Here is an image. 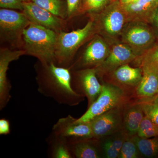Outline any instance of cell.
Listing matches in <instances>:
<instances>
[{"mask_svg": "<svg viewBox=\"0 0 158 158\" xmlns=\"http://www.w3.org/2000/svg\"><path fill=\"white\" fill-rule=\"evenodd\" d=\"M37 90L46 97L60 104L74 106L85 100L71 85L72 75L69 68L58 66L53 62L40 65L37 68Z\"/></svg>", "mask_w": 158, "mask_h": 158, "instance_id": "obj_1", "label": "cell"}, {"mask_svg": "<svg viewBox=\"0 0 158 158\" xmlns=\"http://www.w3.org/2000/svg\"><path fill=\"white\" fill-rule=\"evenodd\" d=\"M58 34L31 23L23 32V46L26 54L36 57L43 64L55 63Z\"/></svg>", "mask_w": 158, "mask_h": 158, "instance_id": "obj_2", "label": "cell"}, {"mask_svg": "<svg viewBox=\"0 0 158 158\" xmlns=\"http://www.w3.org/2000/svg\"><path fill=\"white\" fill-rule=\"evenodd\" d=\"M95 28V22L90 20L82 28L69 32L62 31L58 33L55 64L69 68L78 49L92 36Z\"/></svg>", "mask_w": 158, "mask_h": 158, "instance_id": "obj_3", "label": "cell"}, {"mask_svg": "<svg viewBox=\"0 0 158 158\" xmlns=\"http://www.w3.org/2000/svg\"><path fill=\"white\" fill-rule=\"evenodd\" d=\"M102 90L93 103L88 107L86 112L77 122H89L94 118L110 110L125 104L134 98L120 88L109 83L102 82Z\"/></svg>", "mask_w": 158, "mask_h": 158, "instance_id": "obj_4", "label": "cell"}, {"mask_svg": "<svg viewBox=\"0 0 158 158\" xmlns=\"http://www.w3.org/2000/svg\"><path fill=\"white\" fill-rule=\"evenodd\" d=\"M31 23L23 11L2 8L0 9L1 38L12 45H23V32Z\"/></svg>", "mask_w": 158, "mask_h": 158, "instance_id": "obj_5", "label": "cell"}, {"mask_svg": "<svg viewBox=\"0 0 158 158\" xmlns=\"http://www.w3.org/2000/svg\"><path fill=\"white\" fill-rule=\"evenodd\" d=\"M99 13L96 23L106 37L114 39L121 35L129 22L127 15L119 0H113Z\"/></svg>", "mask_w": 158, "mask_h": 158, "instance_id": "obj_6", "label": "cell"}, {"mask_svg": "<svg viewBox=\"0 0 158 158\" xmlns=\"http://www.w3.org/2000/svg\"><path fill=\"white\" fill-rule=\"evenodd\" d=\"M121 35L123 43L135 51L140 56L151 48L155 40L153 31L145 22L128 23Z\"/></svg>", "mask_w": 158, "mask_h": 158, "instance_id": "obj_7", "label": "cell"}, {"mask_svg": "<svg viewBox=\"0 0 158 158\" xmlns=\"http://www.w3.org/2000/svg\"><path fill=\"white\" fill-rule=\"evenodd\" d=\"M73 72L72 88L77 93L87 98L88 107L96 100L102 90V84L98 78L96 69H85Z\"/></svg>", "mask_w": 158, "mask_h": 158, "instance_id": "obj_8", "label": "cell"}, {"mask_svg": "<svg viewBox=\"0 0 158 158\" xmlns=\"http://www.w3.org/2000/svg\"><path fill=\"white\" fill-rule=\"evenodd\" d=\"M126 104L109 110L89 122L94 138L100 139L123 130V111Z\"/></svg>", "mask_w": 158, "mask_h": 158, "instance_id": "obj_9", "label": "cell"}, {"mask_svg": "<svg viewBox=\"0 0 158 158\" xmlns=\"http://www.w3.org/2000/svg\"><path fill=\"white\" fill-rule=\"evenodd\" d=\"M105 76H109V78L102 82L118 87L134 98L135 91L143 77V71L141 66L135 68L127 64Z\"/></svg>", "mask_w": 158, "mask_h": 158, "instance_id": "obj_10", "label": "cell"}, {"mask_svg": "<svg viewBox=\"0 0 158 158\" xmlns=\"http://www.w3.org/2000/svg\"><path fill=\"white\" fill-rule=\"evenodd\" d=\"M111 49L102 37H94L81 56L69 67L70 70L96 68L107 58Z\"/></svg>", "mask_w": 158, "mask_h": 158, "instance_id": "obj_11", "label": "cell"}, {"mask_svg": "<svg viewBox=\"0 0 158 158\" xmlns=\"http://www.w3.org/2000/svg\"><path fill=\"white\" fill-rule=\"evenodd\" d=\"M139 57L135 51L127 44L123 43L116 44L111 49L106 60L95 68L97 76L102 77L119 66L135 61Z\"/></svg>", "mask_w": 158, "mask_h": 158, "instance_id": "obj_12", "label": "cell"}, {"mask_svg": "<svg viewBox=\"0 0 158 158\" xmlns=\"http://www.w3.org/2000/svg\"><path fill=\"white\" fill-rule=\"evenodd\" d=\"M77 119L69 115L59 118L53 127V134L67 141L93 137L90 122H77Z\"/></svg>", "mask_w": 158, "mask_h": 158, "instance_id": "obj_13", "label": "cell"}, {"mask_svg": "<svg viewBox=\"0 0 158 158\" xmlns=\"http://www.w3.org/2000/svg\"><path fill=\"white\" fill-rule=\"evenodd\" d=\"M31 23L45 27L59 33L65 26L64 19L37 6L32 1L23 3L22 11Z\"/></svg>", "mask_w": 158, "mask_h": 158, "instance_id": "obj_14", "label": "cell"}, {"mask_svg": "<svg viewBox=\"0 0 158 158\" xmlns=\"http://www.w3.org/2000/svg\"><path fill=\"white\" fill-rule=\"evenodd\" d=\"M26 55L24 50L11 51L2 48L0 52V110L4 109L11 98V85L7 78V71L10 63Z\"/></svg>", "mask_w": 158, "mask_h": 158, "instance_id": "obj_15", "label": "cell"}, {"mask_svg": "<svg viewBox=\"0 0 158 158\" xmlns=\"http://www.w3.org/2000/svg\"><path fill=\"white\" fill-rule=\"evenodd\" d=\"M143 77L134 94V98L146 100L158 95V70L146 64H142Z\"/></svg>", "mask_w": 158, "mask_h": 158, "instance_id": "obj_16", "label": "cell"}, {"mask_svg": "<svg viewBox=\"0 0 158 158\" xmlns=\"http://www.w3.org/2000/svg\"><path fill=\"white\" fill-rule=\"evenodd\" d=\"M144 116L141 102L133 98L125 106L123 130L128 136L137 135L139 127Z\"/></svg>", "mask_w": 158, "mask_h": 158, "instance_id": "obj_17", "label": "cell"}, {"mask_svg": "<svg viewBox=\"0 0 158 158\" xmlns=\"http://www.w3.org/2000/svg\"><path fill=\"white\" fill-rule=\"evenodd\" d=\"M67 141L73 158H103L99 139L92 137Z\"/></svg>", "mask_w": 158, "mask_h": 158, "instance_id": "obj_18", "label": "cell"}, {"mask_svg": "<svg viewBox=\"0 0 158 158\" xmlns=\"http://www.w3.org/2000/svg\"><path fill=\"white\" fill-rule=\"evenodd\" d=\"M158 6V0H136L129 4L122 5L129 22H150L153 12Z\"/></svg>", "mask_w": 158, "mask_h": 158, "instance_id": "obj_19", "label": "cell"}, {"mask_svg": "<svg viewBox=\"0 0 158 158\" xmlns=\"http://www.w3.org/2000/svg\"><path fill=\"white\" fill-rule=\"evenodd\" d=\"M127 135L123 130L101 138L103 158H118Z\"/></svg>", "mask_w": 158, "mask_h": 158, "instance_id": "obj_20", "label": "cell"}, {"mask_svg": "<svg viewBox=\"0 0 158 158\" xmlns=\"http://www.w3.org/2000/svg\"><path fill=\"white\" fill-rule=\"evenodd\" d=\"M141 158H158V136L149 138L135 137Z\"/></svg>", "mask_w": 158, "mask_h": 158, "instance_id": "obj_21", "label": "cell"}, {"mask_svg": "<svg viewBox=\"0 0 158 158\" xmlns=\"http://www.w3.org/2000/svg\"><path fill=\"white\" fill-rule=\"evenodd\" d=\"M50 138L51 157L53 158H73L69 147L68 141L65 138L53 134Z\"/></svg>", "mask_w": 158, "mask_h": 158, "instance_id": "obj_22", "label": "cell"}, {"mask_svg": "<svg viewBox=\"0 0 158 158\" xmlns=\"http://www.w3.org/2000/svg\"><path fill=\"white\" fill-rule=\"evenodd\" d=\"M37 6L51 13L65 19L67 16L66 2L63 0H31Z\"/></svg>", "mask_w": 158, "mask_h": 158, "instance_id": "obj_23", "label": "cell"}, {"mask_svg": "<svg viewBox=\"0 0 158 158\" xmlns=\"http://www.w3.org/2000/svg\"><path fill=\"white\" fill-rule=\"evenodd\" d=\"M135 137L127 136L118 158H141Z\"/></svg>", "mask_w": 158, "mask_h": 158, "instance_id": "obj_24", "label": "cell"}, {"mask_svg": "<svg viewBox=\"0 0 158 158\" xmlns=\"http://www.w3.org/2000/svg\"><path fill=\"white\" fill-rule=\"evenodd\" d=\"M137 136L141 138H149L158 136V126L144 114Z\"/></svg>", "mask_w": 158, "mask_h": 158, "instance_id": "obj_25", "label": "cell"}, {"mask_svg": "<svg viewBox=\"0 0 158 158\" xmlns=\"http://www.w3.org/2000/svg\"><path fill=\"white\" fill-rule=\"evenodd\" d=\"M113 0H83L79 14L99 13Z\"/></svg>", "mask_w": 158, "mask_h": 158, "instance_id": "obj_26", "label": "cell"}, {"mask_svg": "<svg viewBox=\"0 0 158 158\" xmlns=\"http://www.w3.org/2000/svg\"><path fill=\"white\" fill-rule=\"evenodd\" d=\"M138 100L142 104L145 115L158 126V95L151 99Z\"/></svg>", "mask_w": 158, "mask_h": 158, "instance_id": "obj_27", "label": "cell"}, {"mask_svg": "<svg viewBox=\"0 0 158 158\" xmlns=\"http://www.w3.org/2000/svg\"><path fill=\"white\" fill-rule=\"evenodd\" d=\"M142 64L149 65L158 70V44L143 55L141 65Z\"/></svg>", "mask_w": 158, "mask_h": 158, "instance_id": "obj_28", "label": "cell"}, {"mask_svg": "<svg viewBox=\"0 0 158 158\" xmlns=\"http://www.w3.org/2000/svg\"><path fill=\"white\" fill-rule=\"evenodd\" d=\"M83 0H66V13L68 18L79 14Z\"/></svg>", "mask_w": 158, "mask_h": 158, "instance_id": "obj_29", "label": "cell"}, {"mask_svg": "<svg viewBox=\"0 0 158 158\" xmlns=\"http://www.w3.org/2000/svg\"><path fill=\"white\" fill-rule=\"evenodd\" d=\"M27 0H0V7L2 9L19 10L22 11L23 3Z\"/></svg>", "mask_w": 158, "mask_h": 158, "instance_id": "obj_30", "label": "cell"}, {"mask_svg": "<svg viewBox=\"0 0 158 158\" xmlns=\"http://www.w3.org/2000/svg\"><path fill=\"white\" fill-rule=\"evenodd\" d=\"M10 132L9 121L6 118L0 119V135H6Z\"/></svg>", "mask_w": 158, "mask_h": 158, "instance_id": "obj_31", "label": "cell"}, {"mask_svg": "<svg viewBox=\"0 0 158 158\" xmlns=\"http://www.w3.org/2000/svg\"><path fill=\"white\" fill-rule=\"evenodd\" d=\"M150 22H152L158 27V6L153 12L151 19Z\"/></svg>", "mask_w": 158, "mask_h": 158, "instance_id": "obj_32", "label": "cell"}, {"mask_svg": "<svg viewBox=\"0 0 158 158\" xmlns=\"http://www.w3.org/2000/svg\"><path fill=\"white\" fill-rule=\"evenodd\" d=\"M119 1L122 5H125L133 2L136 0H119Z\"/></svg>", "mask_w": 158, "mask_h": 158, "instance_id": "obj_33", "label": "cell"}, {"mask_svg": "<svg viewBox=\"0 0 158 158\" xmlns=\"http://www.w3.org/2000/svg\"><path fill=\"white\" fill-rule=\"evenodd\" d=\"M27 2H29V1H31V0H27Z\"/></svg>", "mask_w": 158, "mask_h": 158, "instance_id": "obj_34", "label": "cell"}]
</instances>
